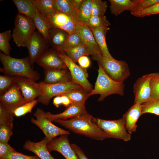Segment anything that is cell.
I'll use <instances>...</instances> for the list:
<instances>
[{
  "instance_id": "cell-41",
  "label": "cell",
  "mask_w": 159,
  "mask_h": 159,
  "mask_svg": "<svg viewBox=\"0 0 159 159\" xmlns=\"http://www.w3.org/2000/svg\"><path fill=\"white\" fill-rule=\"evenodd\" d=\"M83 44L80 36L75 32L69 34L65 43L64 50L66 49Z\"/></svg>"
},
{
  "instance_id": "cell-15",
  "label": "cell",
  "mask_w": 159,
  "mask_h": 159,
  "mask_svg": "<svg viewBox=\"0 0 159 159\" xmlns=\"http://www.w3.org/2000/svg\"><path fill=\"white\" fill-rule=\"evenodd\" d=\"M45 18L53 28L63 30L69 34L75 32L77 24L69 15L56 11Z\"/></svg>"
},
{
  "instance_id": "cell-28",
  "label": "cell",
  "mask_w": 159,
  "mask_h": 159,
  "mask_svg": "<svg viewBox=\"0 0 159 159\" xmlns=\"http://www.w3.org/2000/svg\"><path fill=\"white\" fill-rule=\"evenodd\" d=\"M33 20L36 28L48 42L50 31L53 28L49 23L37 9L36 16Z\"/></svg>"
},
{
  "instance_id": "cell-47",
  "label": "cell",
  "mask_w": 159,
  "mask_h": 159,
  "mask_svg": "<svg viewBox=\"0 0 159 159\" xmlns=\"http://www.w3.org/2000/svg\"><path fill=\"white\" fill-rule=\"evenodd\" d=\"M71 145L79 159H89L79 146L74 144H71Z\"/></svg>"
},
{
  "instance_id": "cell-35",
  "label": "cell",
  "mask_w": 159,
  "mask_h": 159,
  "mask_svg": "<svg viewBox=\"0 0 159 159\" xmlns=\"http://www.w3.org/2000/svg\"><path fill=\"white\" fill-rule=\"evenodd\" d=\"M111 25L105 16H91L87 25L90 28L109 27Z\"/></svg>"
},
{
  "instance_id": "cell-19",
  "label": "cell",
  "mask_w": 159,
  "mask_h": 159,
  "mask_svg": "<svg viewBox=\"0 0 159 159\" xmlns=\"http://www.w3.org/2000/svg\"><path fill=\"white\" fill-rule=\"evenodd\" d=\"M48 141L46 137L38 142L28 140L25 142L24 148L33 152L41 159H55L48 150L47 145Z\"/></svg>"
},
{
  "instance_id": "cell-12",
  "label": "cell",
  "mask_w": 159,
  "mask_h": 159,
  "mask_svg": "<svg viewBox=\"0 0 159 159\" xmlns=\"http://www.w3.org/2000/svg\"><path fill=\"white\" fill-rule=\"evenodd\" d=\"M48 44V42L38 31H35L27 47L29 62L32 68L38 58L47 50Z\"/></svg>"
},
{
  "instance_id": "cell-43",
  "label": "cell",
  "mask_w": 159,
  "mask_h": 159,
  "mask_svg": "<svg viewBox=\"0 0 159 159\" xmlns=\"http://www.w3.org/2000/svg\"><path fill=\"white\" fill-rule=\"evenodd\" d=\"M13 127L0 125V142L8 143L12 135Z\"/></svg>"
},
{
  "instance_id": "cell-46",
  "label": "cell",
  "mask_w": 159,
  "mask_h": 159,
  "mask_svg": "<svg viewBox=\"0 0 159 159\" xmlns=\"http://www.w3.org/2000/svg\"><path fill=\"white\" fill-rule=\"evenodd\" d=\"M77 62L80 67L85 69L88 68L90 65V60L87 56L81 57L78 59Z\"/></svg>"
},
{
  "instance_id": "cell-10",
  "label": "cell",
  "mask_w": 159,
  "mask_h": 159,
  "mask_svg": "<svg viewBox=\"0 0 159 159\" xmlns=\"http://www.w3.org/2000/svg\"><path fill=\"white\" fill-rule=\"evenodd\" d=\"M15 82L19 87L25 103L43 96L44 92L40 83H36L31 78L15 76Z\"/></svg>"
},
{
  "instance_id": "cell-3",
  "label": "cell",
  "mask_w": 159,
  "mask_h": 159,
  "mask_svg": "<svg viewBox=\"0 0 159 159\" xmlns=\"http://www.w3.org/2000/svg\"><path fill=\"white\" fill-rule=\"evenodd\" d=\"M98 75L94 89L89 93V96L100 95L98 100L103 101L107 96L112 94L122 96L124 94L125 85L123 82L116 81L112 79L98 64Z\"/></svg>"
},
{
  "instance_id": "cell-49",
  "label": "cell",
  "mask_w": 159,
  "mask_h": 159,
  "mask_svg": "<svg viewBox=\"0 0 159 159\" xmlns=\"http://www.w3.org/2000/svg\"><path fill=\"white\" fill-rule=\"evenodd\" d=\"M53 104L56 107L58 108L59 106L62 104L61 96H56L53 99Z\"/></svg>"
},
{
  "instance_id": "cell-45",
  "label": "cell",
  "mask_w": 159,
  "mask_h": 159,
  "mask_svg": "<svg viewBox=\"0 0 159 159\" xmlns=\"http://www.w3.org/2000/svg\"><path fill=\"white\" fill-rule=\"evenodd\" d=\"M14 150L8 143L0 142V158H3Z\"/></svg>"
},
{
  "instance_id": "cell-5",
  "label": "cell",
  "mask_w": 159,
  "mask_h": 159,
  "mask_svg": "<svg viewBox=\"0 0 159 159\" xmlns=\"http://www.w3.org/2000/svg\"><path fill=\"white\" fill-rule=\"evenodd\" d=\"M15 26L12 37L18 47H27L36 27L33 19L26 16L18 13L16 15Z\"/></svg>"
},
{
  "instance_id": "cell-36",
  "label": "cell",
  "mask_w": 159,
  "mask_h": 159,
  "mask_svg": "<svg viewBox=\"0 0 159 159\" xmlns=\"http://www.w3.org/2000/svg\"><path fill=\"white\" fill-rule=\"evenodd\" d=\"M37 100L27 102L16 108L13 112L14 116L19 117L28 113H31L34 107L38 103Z\"/></svg>"
},
{
  "instance_id": "cell-6",
  "label": "cell",
  "mask_w": 159,
  "mask_h": 159,
  "mask_svg": "<svg viewBox=\"0 0 159 159\" xmlns=\"http://www.w3.org/2000/svg\"><path fill=\"white\" fill-rule=\"evenodd\" d=\"M93 121L110 138L125 141H129L131 136L126 129L125 121L122 118L117 120H107L93 117Z\"/></svg>"
},
{
  "instance_id": "cell-22",
  "label": "cell",
  "mask_w": 159,
  "mask_h": 159,
  "mask_svg": "<svg viewBox=\"0 0 159 159\" xmlns=\"http://www.w3.org/2000/svg\"><path fill=\"white\" fill-rule=\"evenodd\" d=\"M43 82L54 84L72 81L68 69H53L45 70Z\"/></svg>"
},
{
  "instance_id": "cell-23",
  "label": "cell",
  "mask_w": 159,
  "mask_h": 159,
  "mask_svg": "<svg viewBox=\"0 0 159 159\" xmlns=\"http://www.w3.org/2000/svg\"><path fill=\"white\" fill-rule=\"evenodd\" d=\"M101 52L104 57L109 58L113 57L109 52L106 40V36L110 29L109 27L90 28Z\"/></svg>"
},
{
  "instance_id": "cell-18",
  "label": "cell",
  "mask_w": 159,
  "mask_h": 159,
  "mask_svg": "<svg viewBox=\"0 0 159 159\" xmlns=\"http://www.w3.org/2000/svg\"><path fill=\"white\" fill-rule=\"evenodd\" d=\"M75 32L80 36L84 44L90 49L94 55L102 54L92 31L87 25L77 24Z\"/></svg>"
},
{
  "instance_id": "cell-8",
  "label": "cell",
  "mask_w": 159,
  "mask_h": 159,
  "mask_svg": "<svg viewBox=\"0 0 159 159\" xmlns=\"http://www.w3.org/2000/svg\"><path fill=\"white\" fill-rule=\"evenodd\" d=\"M58 52L69 71L72 81L80 85L89 93L93 89V86L87 79L88 74L86 69L77 65L64 52Z\"/></svg>"
},
{
  "instance_id": "cell-17",
  "label": "cell",
  "mask_w": 159,
  "mask_h": 159,
  "mask_svg": "<svg viewBox=\"0 0 159 159\" xmlns=\"http://www.w3.org/2000/svg\"><path fill=\"white\" fill-rule=\"evenodd\" d=\"M42 113L51 121L58 120H66L75 117L87 112L85 105L72 103L63 112L56 114L49 112H45L41 109Z\"/></svg>"
},
{
  "instance_id": "cell-37",
  "label": "cell",
  "mask_w": 159,
  "mask_h": 159,
  "mask_svg": "<svg viewBox=\"0 0 159 159\" xmlns=\"http://www.w3.org/2000/svg\"><path fill=\"white\" fill-rule=\"evenodd\" d=\"M135 6L131 14L139 12L152 6L159 2V0H133Z\"/></svg>"
},
{
  "instance_id": "cell-42",
  "label": "cell",
  "mask_w": 159,
  "mask_h": 159,
  "mask_svg": "<svg viewBox=\"0 0 159 159\" xmlns=\"http://www.w3.org/2000/svg\"><path fill=\"white\" fill-rule=\"evenodd\" d=\"M159 14V2L150 7L142 11L131 14L137 17H143Z\"/></svg>"
},
{
  "instance_id": "cell-50",
  "label": "cell",
  "mask_w": 159,
  "mask_h": 159,
  "mask_svg": "<svg viewBox=\"0 0 159 159\" xmlns=\"http://www.w3.org/2000/svg\"><path fill=\"white\" fill-rule=\"evenodd\" d=\"M153 74L157 76H158V77H159V72H155V73H153Z\"/></svg>"
},
{
  "instance_id": "cell-20",
  "label": "cell",
  "mask_w": 159,
  "mask_h": 159,
  "mask_svg": "<svg viewBox=\"0 0 159 159\" xmlns=\"http://www.w3.org/2000/svg\"><path fill=\"white\" fill-rule=\"evenodd\" d=\"M142 114V104H134L124 114L123 117L128 132L131 134L136 130L137 121Z\"/></svg>"
},
{
  "instance_id": "cell-16",
  "label": "cell",
  "mask_w": 159,
  "mask_h": 159,
  "mask_svg": "<svg viewBox=\"0 0 159 159\" xmlns=\"http://www.w3.org/2000/svg\"><path fill=\"white\" fill-rule=\"evenodd\" d=\"M151 77V74L144 75L138 78L134 83L133 87L134 104H142L150 100Z\"/></svg>"
},
{
  "instance_id": "cell-27",
  "label": "cell",
  "mask_w": 159,
  "mask_h": 159,
  "mask_svg": "<svg viewBox=\"0 0 159 159\" xmlns=\"http://www.w3.org/2000/svg\"><path fill=\"white\" fill-rule=\"evenodd\" d=\"M92 1V0H84L78 11L77 24L87 25L91 16Z\"/></svg>"
},
{
  "instance_id": "cell-21",
  "label": "cell",
  "mask_w": 159,
  "mask_h": 159,
  "mask_svg": "<svg viewBox=\"0 0 159 159\" xmlns=\"http://www.w3.org/2000/svg\"><path fill=\"white\" fill-rule=\"evenodd\" d=\"M68 35L69 34L63 30L52 28L49 33L48 42L57 52H64Z\"/></svg>"
},
{
  "instance_id": "cell-39",
  "label": "cell",
  "mask_w": 159,
  "mask_h": 159,
  "mask_svg": "<svg viewBox=\"0 0 159 159\" xmlns=\"http://www.w3.org/2000/svg\"><path fill=\"white\" fill-rule=\"evenodd\" d=\"M150 85V98L159 99V77L151 73Z\"/></svg>"
},
{
  "instance_id": "cell-11",
  "label": "cell",
  "mask_w": 159,
  "mask_h": 159,
  "mask_svg": "<svg viewBox=\"0 0 159 159\" xmlns=\"http://www.w3.org/2000/svg\"><path fill=\"white\" fill-rule=\"evenodd\" d=\"M0 101L4 108L12 114L16 108L26 103L19 87L15 82L6 92L0 95Z\"/></svg>"
},
{
  "instance_id": "cell-38",
  "label": "cell",
  "mask_w": 159,
  "mask_h": 159,
  "mask_svg": "<svg viewBox=\"0 0 159 159\" xmlns=\"http://www.w3.org/2000/svg\"><path fill=\"white\" fill-rule=\"evenodd\" d=\"M14 83V76L0 75V95H2L6 92Z\"/></svg>"
},
{
  "instance_id": "cell-40",
  "label": "cell",
  "mask_w": 159,
  "mask_h": 159,
  "mask_svg": "<svg viewBox=\"0 0 159 159\" xmlns=\"http://www.w3.org/2000/svg\"><path fill=\"white\" fill-rule=\"evenodd\" d=\"M14 117L0 104V125L13 127Z\"/></svg>"
},
{
  "instance_id": "cell-4",
  "label": "cell",
  "mask_w": 159,
  "mask_h": 159,
  "mask_svg": "<svg viewBox=\"0 0 159 159\" xmlns=\"http://www.w3.org/2000/svg\"><path fill=\"white\" fill-rule=\"evenodd\" d=\"M92 58L110 77L116 81L123 82L130 75L128 65L124 61L105 57L102 54L94 55Z\"/></svg>"
},
{
  "instance_id": "cell-48",
  "label": "cell",
  "mask_w": 159,
  "mask_h": 159,
  "mask_svg": "<svg viewBox=\"0 0 159 159\" xmlns=\"http://www.w3.org/2000/svg\"><path fill=\"white\" fill-rule=\"evenodd\" d=\"M62 104L66 108L72 103V102L69 98L67 96L63 95H61Z\"/></svg>"
},
{
  "instance_id": "cell-29",
  "label": "cell",
  "mask_w": 159,
  "mask_h": 159,
  "mask_svg": "<svg viewBox=\"0 0 159 159\" xmlns=\"http://www.w3.org/2000/svg\"><path fill=\"white\" fill-rule=\"evenodd\" d=\"M64 52L73 62L76 63L78 59L83 56H93V52L84 44L79 45L64 50Z\"/></svg>"
},
{
  "instance_id": "cell-31",
  "label": "cell",
  "mask_w": 159,
  "mask_h": 159,
  "mask_svg": "<svg viewBox=\"0 0 159 159\" xmlns=\"http://www.w3.org/2000/svg\"><path fill=\"white\" fill-rule=\"evenodd\" d=\"M63 95L68 97L72 103L81 105H85L86 101L90 97L89 93L83 88L71 91Z\"/></svg>"
},
{
  "instance_id": "cell-13",
  "label": "cell",
  "mask_w": 159,
  "mask_h": 159,
  "mask_svg": "<svg viewBox=\"0 0 159 159\" xmlns=\"http://www.w3.org/2000/svg\"><path fill=\"white\" fill-rule=\"evenodd\" d=\"M68 135H62L49 141L47 145L48 150L49 152L53 151L58 152L66 159H79L69 143Z\"/></svg>"
},
{
  "instance_id": "cell-1",
  "label": "cell",
  "mask_w": 159,
  "mask_h": 159,
  "mask_svg": "<svg viewBox=\"0 0 159 159\" xmlns=\"http://www.w3.org/2000/svg\"><path fill=\"white\" fill-rule=\"evenodd\" d=\"M93 117L87 112L69 120H58L53 122L74 133L91 139L102 140L110 138L93 121Z\"/></svg>"
},
{
  "instance_id": "cell-34",
  "label": "cell",
  "mask_w": 159,
  "mask_h": 159,
  "mask_svg": "<svg viewBox=\"0 0 159 159\" xmlns=\"http://www.w3.org/2000/svg\"><path fill=\"white\" fill-rule=\"evenodd\" d=\"M107 7V3L106 1L92 0L91 16H105Z\"/></svg>"
},
{
  "instance_id": "cell-14",
  "label": "cell",
  "mask_w": 159,
  "mask_h": 159,
  "mask_svg": "<svg viewBox=\"0 0 159 159\" xmlns=\"http://www.w3.org/2000/svg\"><path fill=\"white\" fill-rule=\"evenodd\" d=\"M36 62L45 70L53 69H68L58 52L47 50L37 59Z\"/></svg>"
},
{
  "instance_id": "cell-30",
  "label": "cell",
  "mask_w": 159,
  "mask_h": 159,
  "mask_svg": "<svg viewBox=\"0 0 159 159\" xmlns=\"http://www.w3.org/2000/svg\"><path fill=\"white\" fill-rule=\"evenodd\" d=\"M37 11L44 17H46L56 11L54 0H31Z\"/></svg>"
},
{
  "instance_id": "cell-32",
  "label": "cell",
  "mask_w": 159,
  "mask_h": 159,
  "mask_svg": "<svg viewBox=\"0 0 159 159\" xmlns=\"http://www.w3.org/2000/svg\"><path fill=\"white\" fill-rule=\"evenodd\" d=\"M11 33V30H9L0 33V49L8 56H10V51L11 49L9 43L12 37Z\"/></svg>"
},
{
  "instance_id": "cell-2",
  "label": "cell",
  "mask_w": 159,
  "mask_h": 159,
  "mask_svg": "<svg viewBox=\"0 0 159 159\" xmlns=\"http://www.w3.org/2000/svg\"><path fill=\"white\" fill-rule=\"evenodd\" d=\"M0 60L3 66L0 68V72L6 75L26 77L35 81L40 78L39 73L31 67L29 56L23 58H16L1 52Z\"/></svg>"
},
{
  "instance_id": "cell-9",
  "label": "cell",
  "mask_w": 159,
  "mask_h": 159,
  "mask_svg": "<svg viewBox=\"0 0 159 159\" xmlns=\"http://www.w3.org/2000/svg\"><path fill=\"white\" fill-rule=\"evenodd\" d=\"M34 115L36 117V119L32 117L31 119L32 123L42 130L49 141L57 136L70 134L69 131L63 130L53 124L42 113L40 108L37 109Z\"/></svg>"
},
{
  "instance_id": "cell-24",
  "label": "cell",
  "mask_w": 159,
  "mask_h": 159,
  "mask_svg": "<svg viewBox=\"0 0 159 159\" xmlns=\"http://www.w3.org/2000/svg\"><path fill=\"white\" fill-rule=\"evenodd\" d=\"M54 5L56 11L69 15L76 22L78 11L75 7L73 0H54Z\"/></svg>"
},
{
  "instance_id": "cell-26",
  "label": "cell",
  "mask_w": 159,
  "mask_h": 159,
  "mask_svg": "<svg viewBox=\"0 0 159 159\" xmlns=\"http://www.w3.org/2000/svg\"><path fill=\"white\" fill-rule=\"evenodd\" d=\"M110 8L111 13L115 16L120 14L123 11L129 10L132 11L135 4L133 0H109Z\"/></svg>"
},
{
  "instance_id": "cell-7",
  "label": "cell",
  "mask_w": 159,
  "mask_h": 159,
  "mask_svg": "<svg viewBox=\"0 0 159 159\" xmlns=\"http://www.w3.org/2000/svg\"><path fill=\"white\" fill-rule=\"evenodd\" d=\"M44 94L38 97V102L48 105L51 99L54 96H61L71 91L82 88L73 81L54 84H47L43 82H39Z\"/></svg>"
},
{
  "instance_id": "cell-44",
  "label": "cell",
  "mask_w": 159,
  "mask_h": 159,
  "mask_svg": "<svg viewBox=\"0 0 159 159\" xmlns=\"http://www.w3.org/2000/svg\"><path fill=\"white\" fill-rule=\"evenodd\" d=\"M0 159H41L38 156L28 155L13 150Z\"/></svg>"
},
{
  "instance_id": "cell-33",
  "label": "cell",
  "mask_w": 159,
  "mask_h": 159,
  "mask_svg": "<svg viewBox=\"0 0 159 159\" xmlns=\"http://www.w3.org/2000/svg\"><path fill=\"white\" fill-rule=\"evenodd\" d=\"M146 113L159 116V99H151L142 104V115Z\"/></svg>"
},
{
  "instance_id": "cell-25",
  "label": "cell",
  "mask_w": 159,
  "mask_h": 159,
  "mask_svg": "<svg viewBox=\"0 0 159 159\" xmlns=\"http://www.w3.org/2000/svg\"><path fill=\"white\" fill-rule=\"evenodd\" d=\"M18 13L33 19L35 17L37 9L31 0H13Z\"/></svg>"
}]
</instances>
